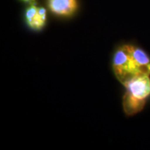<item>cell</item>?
<instances>
[{"instance_id": "2", "label": "cell", "mask_w": 150, "mask_h": 150, "mask_svg": "<svg viewBox=\"0 0 150 150\" xmlns=\"http://www.w3.org/2000/svg\"><path fill=\"white\" fill-rule=\"evenodd\" d=\"M131 45H124L115 52L113 58L114 72L123 85L134 76L139 75L131 55Z\"/></svg>"}, {"instance_id": "5", "label": "cell", "mask_w": 150, "mask_h": 150, "mask_svg": "<svg viewBox=\"0 0 150 150\" xmlns=\"http://www.w3.org/2000/svg\"><path fill=\"white\" fill-rule=\"evenodd\" d=\"M131 55L140 74L150 75V58L145 51L131 45Z\"/></svg>"}, {"instance_id": "3", "label": "cell", "mask_w": 150, "mask_h": 150, "mask_svg": "<svg viewBox=\"0 0 150 150\" xmlns=\"http://www.w3.org/2000/svg\"><path fill=\"white\" fill-rule=\"evenodd\" d=\"M25 19L30 28L34 30L42 29L46 23V9L35 5L30 6L26 11Z\"/></svg>"}, {"instance_id": "6", "label": "cell", "mask_w": 150, "mask_h": 150, "mask_svg": "<svg viewBox=\"0 0 150 150\" xmlns=\"http://www.w3.org/2000/svg\"><path fill=\"white\" fill-rule=\"evenodd\" d=\"M22 1H33V0H22Z\"/></svg>"}, {"instance_id": "4", "label": "cell", "mask_w": 150, "mask_h": 150, "mask_svg": "<svg viewBox=\"0 0 150 150\" xmlns=\"http://www.w3.org/2000/svg\"><path fill=\"white\" fill-rule=\"evenodd\" d=\"M49 8L59 16H70L77 8L76 0H49Z\"/></svg>"}, {"instance_id": "1", "label": "cell", "mask_w": 150, "mask_h": 150, "mask_svg": "<svg viewBox=\"0 0 150 150\" xmlns=\"http://www.w3.org/2000/svg\"><path fill=\"white\" fill-rule=\"evenodd\" d=\"M126 93L123 98V107L127 115H132L143 109L145 100L150 95L149 75L139 74L124 85Z\"/></svg>"}]
</instances>
